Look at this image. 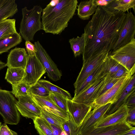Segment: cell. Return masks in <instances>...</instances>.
Here are the masks:
<instances>
[{
	"mask_svg": "<svg viewBox=\"0 0 135 135\" xmlns=\"http://www.w3.org/2000/svg\"><path fill=\"white\" fill-rule=\"evenodd\" d=\"M126 13L104 10L98 6L84 28L83 63L91 57L105 51H112L117 40Z\"/></svg>",
	"mask_w": 135,
	"mask_h": 135,
	"instance_id": "6da1fadb",
	"label": "cell"
},
{
	"mask_svg": "<svg viewBox=\"0 0 135 135\" xmlns=\"http://www.w3.org/2000/svg\"><path fill=\"white\" fill-rule=\"evenodd\" d=\"M77 0H53L42 9V30L46 33L60 34L75 14Z\"/></svg>",
	"mask_w": 135,
	"mask_h": 135,
	"instance_id": "7a4b0ae2",
	"label": "cell"
},
{
	"mask_svg": "<svg viewBox=\"0 0 135 135\" xmlns=\"http://www.w3.org/2000/svg\"><path fill=\"white\" fill-rule=\"evenodd\" d=\"M42 9L39 6H34L30 10L26 7L22 9V17L19 33L25 41H33L36 33L42 29L41 17Z\"/></svg>",
	"mask_w": 135,
	"mask_h": 135,
	"instance_id": "3957f363",
	"label": "cell"
},
{
	"mask_svg": "<svg viewBox=\"0 0 135 135\" xmlns=\"http://www.w3.org/2000/svg\"><path fill=\"white\" fill-rule=\"evenodd\" d=\"M17 101L11 91L0 89V114L5 124L17 125L19 122L20 115Z\"/></svg>",
	"mask_w": 135,
	"mask_h": 135,
	"instance_id": "277c9868",
	"label": "cell"
},
{
	"mask_svg": "<svg viewBox=\"0 0 135 135\" xmlns=\"http://www.w3.org/2000/svg\"><path fill=\"white\" fill-rule=\"evenodd\" d=\"M135 69L131 70L126 76L121 78L112 87L98 98L92 105L93 109L110 103H115L118 99L123 90L135 74Z\"/></svg>",
	"mask_w": 135,
	"mask_h": 135,
	"instance_id": "5b68a950",
	"label": "cell"
},
{
	"mask_svg": "<svg viewBox=\"0 0 135 135\" xmlns=\"http://www.w3.org/2000/svg\"><path fill=\"white\" fill-rule=\"evenodd\" d=\"M130 71L135 68V39L108 55Z\"/></svg>",
	"mask_w": 135,
	"mask_h": 135,
	"instance_id": "8992f818",
	"label": "cell"
},
{
	"mask_svg": "<svg viewBox=\"0 0 135 135\" xmlns=\"http://www.w3.org/2000/svg\"><path fill=\"white\" fill-rule=\"evenodd\" d=\"M46 73L44 68L36 55H28L24 75L22 81L31 86L37 83Z\"/></svg>",
	"mask_w": 135,
	"mask_h": 135,
	"instance_id": "52a82bcc",
	"label": "cell"
},
{
	"mask_svg": "<svg viewBox=\"0 0 135 135\" xmlns=\"http://www.w3.org/2000/svg\"><path fill=\"white\" fill-rule=\"evenodd\" d=\"M36 55L44 68L48 77L54 81L61 79L62 74L46 51L38 41L34 42Z\"/></svg>",
	"mask_w": 135,
	"mask_h": 135,
	"instance_id": "ba28073f",
	"label": "cell"
},
{
	"mask_svg": "<svg viewBox=\"0 0 135 135\" xmlns=\"http://www.w3.org/2000/svg\"><path fill=\"white\" fill-rule=\"evenodd\" d=\"M135 17L132 12H128L126 13L118 39L112 51L129 43L135 38Z\"/></svg>",
	"mask_w": 135,
	"mask_h": 135,
	"instance_id": "9c48e42d",
	"label": "cell"
},
{
	"mask_svg": "<svg viewBox=\"0 0 135 135\" xmlns=\"http://www.w3.org/2000/svg\"><path fill=\"white\" fill-rule=\"evenodd\" d=\"M16 106L19 112L23 117L33 120L41 115V108L38 105L32 96L30 94L19 97Z\"/></svg>",
	"mask_w": 135,
	"mask_h": 135,
	"instance_id": "30bf717a",
	"label": "cell"
},
{
	"mask_svg": "<svg viewBox=\"0 0 135 135\" xmlns=\"http://www.w3.org/2000/svg\"><path fill=\"white\" fill-rule=\"evenodd\" d=\"M109 54L107 51L91 57L83 64L81 71L74 84L75 90L79 87L91 72L104 61Z\"/></svg>",
	"mask_w": 135,
	"mask_h": 135,
	"instance_id": "8fae6325",
	"label": "cell"
},
{
	"mask_svg": "<svg viewBox=\"0 0 135 135\" xmlns=\"http://www.w3.org/2000/svg\"><path fill=\"white\" fill-rule=\"evenodd\" d=\"M67 105L70 120L78 127H80L86 116L93 109L92 106L68 99Z\"/></svg>",
	"mask_w": 135,
	"mask_h": 135,
	"instance_id": "7c38bea8",
	"label": "cell"
},
{
	"mask_svg": "<svg viewBox=\"0 0 135 135\" xmlns=\"http://www.w3.org/2000/svg\"><path fill=\"white\" fill-rule=\"evenodd\" d=\"M106 76L97 81L76 96L74 97L72 100L92 106L104 84Z\"/></svg>",
	"mask_w": 135,
	"mask_h": 135,
	"instance_id": "4fadbf2b",
	"label": "cell"
},
{
	"mask_svg": "<svg viewBox=\"0 0 135 135\" xmlns=\"http://www.w3.org/2000/svg\"><path fill=\"white\" fill-rule=\"evenodd\" d=\"M126 121L106 127H93L78 135H118L133 127Z\"/></svg>",
	"mask_w": 135,
	"mask_h": 135,
	"instance_id": "5bb4252c",
	"label": "cell"
},
{
	"mask_svg": "<svg viewBox=\"0 0 135 135\" xmlns=\"http://www.w3.org/2000/svg\"><path fill=\"white\" fill-rule=\"evenodd\" d=\"M128 108L125 104L113 113L105 115L95 124L94 127H108L125 121L128 114Z\"/></svg>",
	"mask_w": 135,
	"mask_h": 135,
	"instance_id": "9a60e30c",
	"label": "cell"
},
{
	"mask_svg": "<svg viewBox=\"0 0 135 135\" xmlns=\"http://www.w3.org/2000/svg\"><path fill=\"white\" fill-rule=\"evenodd\" d=\"M112 104L108 103L92 109L86 116L80 126V133L94 127L97 123L104 116Z\"/></svg>",
	"mask_w": 135,
	"mask_h": 135,
	"instance_id": "2e32d148",
	"label": "cell"
},
{
	"mask_svg": "<svg viewBox=\"0 0 135 135\" xmlns=\"http://www.w3.org/2000/svg\"><path fill=\"white\" fill-rule=\"evenodd\" d=\"M28 55L24 48L16 47L8 54L6 66L10 68H21L25 69Z\"/></svg>",
	"mask_w": 135,
	"mask_h": 135,
	"instance_id": "e0dca14e",
	"label": "cell"
},
{
	"mask_svg": "<svg viewBox=\"0 0 135 135\" xmlns=\"http://www.w3.org/2000/svg\"><path fill=\"white\" fill-rule=\"evenodd\" d=\"M32 96L42 109L55 114L67 121L70 120L68 113L59 108L52 100L49 95L46 97Z\"/></svg>",
	"mask_w": 135,
	"mask_h": 135,
	"instance_id": "ac0fdd59",
	"label": "cell"
},
{
	"mask_svg": "<svg viewBox=\"0 0 135 135\" xmlns=\"http://www.w3.org/2000/svg\"><path fill=\"white\" fill-rule=\"evenodd\" d=\"M106 70V65L105 61L91 72L79 87L76 90H75L74 97L78 95L99 80L105 76L107 74Z\"/></svg>",
	"mask_w": 135,
	"mask_h": 135,
	"instance_id": "d6986e66",
	"label": "cell"
},
{
	"mask_svg": "<svg viewBox=\"0 0 135 135\" xmlns=\"http://www.w3.org/2000/svg\"><path fill=\"white\" fill-rule=\"evenodd\" d=\"M135 74L132 77L129 83L125 87L118 100L112 104L105 115L111 114L125 104L129 95L135 91Z\"/></svg>",
	"mask_w": 135,
	"mask_h": 135,
	"instance_id": "ffe728a7",
	"label": "cell"
},
{
	"mask_svg": "<svg viewBox=\"0 0 135 135\" xmlns=\"http://www.w3.org/2000/svg\"><path fill=\"white\" fill-rule=\"evenodd\" d=\"M104 10L110 11H117L125 13L132 8L135 12V0H112L106 6L102 7Z\"/></svg>",
	"mask_w": 135,
	"mask_h": 135,
	"instance_id": "44dd1931",
	"label": "cell"
},
{
	"mask_svg": "<svg viewBox=\"0 0 135 135\" xmlns=\"http://www.w3.org/2000/svg\"><path fill=\"white\" fill-rule=\"evenodd\" d=\"M77 15L83 20H88L90 16L95 12L98 6L95 0L82 1L78 5Z\"/></svg>",
	"mask_w": 135,
	"mask_h": 135,
	"instance_id": "7402d4cb",
	"label": "cell"
},
{
	"mask_svg": "<svg viewBox=\"0 0 135 135\" xmlns=\"http://www.w3.org/2000/svg\"><path fill=\"white\" fill-rule=\"evenodd\" d=\"M18 11L15 0H0V22L13 16Z\"/></svg>",
	"mask_w": 135,
	"mask_h": 135,
	"instance_id": "603a6c76",
	"label": "cell"
},
{
	"mask_svg": "<svg viewBox=\"0 0 135 135\" xmlns=\"http://www.w3.org/2000/svg\"><path fill=\"white\" fill-rule=\"evenodd\" d=\"M22 41V37L18 32L0 39V54L8 51Z\"/></svg>",
	"mask_w": 135,
	"mask_h": 135,
	"instance_id": "cb8c5ba5",
	"label": "cell"
},
{
	"mask_svg": "<svg viewBox=\"0 0 135 135\" xmlns=\"http://www.w3.org/2000/svg\"><path fill=\"white\" fill-rule=\"evenodd\" d=\"M24 73L23 69L8 68L5 78L12 85H14L22 81Z\"/></svg>",
	"mask_w": 135,
	"mask_h": 135,
	"instance_id": "d4e9b609",
	"label": "cell"
},
{
	"mask_svg": "<svg viewBox=\"0 0 135 135\" xmlns=\"http://www.w3.org/2000/svg\"><path fill=\"white\" fill-rule=\"evenodd\" d=\"M17 32L15 19L8 18L0 22V39Z\"/></svg>",
	"mask_w": 135,
	"mask_h": 135,
	"instance_id": "484cf974",
	"label": "cell"
},
{
	"mask_svg": "<svg viewBox=\"0 0 135 135\" xmlns=\"http://www.w3.org/2000/svg\"><path fill=\"white\" fill-rule=\"evenodd\" d=\"M35 127L39 135H54L51 125L41 117L33 120Z\"/></svg>",
	"mask_w": 135,
	"mask_h": 135,
	"instance_id": "4316f807",
	"label": "cell"
},
{
	"mask_svg": "<svg viewBox=\"0 0 135 135\" xmlns=\"http://www.w3.org/2000/svg\"><path fill=\"white\" fill-rule=\"evenodd\" d=\"M40 117L44 118L50 125L57 127L61 131H63V124L67 121L55 114L42 109Z\"/></svg>",
	"mask_w": 135,
	"mask_h": 135,
	"instance_id": "83f0119b",
	"label": "cell"
},
{
	"mask_svg": "<svg viewBox=\"0 0 135 135\" xmlns=\"http://www.w3.org/2000/svg\"><path fill=\"white\" fill-rule=\"evenodd\" d=\"M69 42L75 57L83 54L85 44L83 33L80 37L78 36L76 38L70 39L69 40Z\"/></svg>",
	"mask_w": 135,
	"mask_h": 135,
	"instance_id": "f1b7e54d",
	"label": "cell"
},
{
	"mask_svg": "<svg viewBox=\"0 0 135 135\" xmlns=\"http://www.w3.org/2000/svg\"><path fill=\"white\" fill-rule=\"evenodd\" d=\"M38 82L46 88L50 92L56 93L61 94L71 99L70 94L68 91L52 84L50 81L44 79L39 80Z\"/></svg>",
	"mask_w": 135,
	"mask_h": 135,
	"instance_id": "f546056e",
	"label": "cell"
},
{
	"mask_svg": "<svg viewBox=\"0 0 135 135\" xmlns=\"http://www.w3.org/2000/svg\"><path fill=\"white\" fill-rule=\"evenodd\" d=\"M31 86L21 81L16 84L12 85L11 93L17 98L21 96H25L30 94Z\"/></svg>",
	"mask_w": 135,
	"mask_h": 135,
	"instance_id": "4dcf8cb0",
	"label": "cell"
},
{
	"mask_svg": "<svg viewBox=\"0 0 135 135\" xmlns=\"http://www.w3.org/2000/svg\"><path fill=\"white\" fill-rule=\"evenodd\" d=\"M49 96L59 108L64 112L68 113L67 100L69 99L67 97L59 93L52 92L50 93Z\"/></svg>",
	"mask_w": 135,
	"mask_h": 135,
	"instance_id": "1f68e13d",
	"label": "cell"
},
{
	"mask_svg": "<svg viewBox=\"0 0 135 135\" xmlns=\"http://www.w3.org/2000/svg\"><path fill=\"white\" fill-rule=\"evenodd\" d=\"M30 94L32 95L46 97L49 96L50 92L38 82L31 86L29 90Z\"/></svg>",
	"mask_w": 135,
	"mask_h": 135,
	"instance_id": "d6a6232c",
	"label": "cell"
},
{
	"mask_svg": "<svg viewBox=\"0 0 135 135\" xmlns=\"http://www.w3.org/2000/svg\"><path fill=\"white\" fill-rule=\"evenodd\" d=\"M105 61L106 65V71L107 73L111 75L117 72L122 66L117 62L108 56Z\"/></svg>",
	"mask_w": 135,
	"mask_h": 135,
	"instance_id": "836d02e7",
	"label": "cell"
},
{
	"mask_svg": "<svg viewBox=\"0 0 135 135\" xmlns=\"http://www.w3.org/2000/svg\"><path fill=\"white\" fill-rule=\"evenodd\" d=\"M63 129L67 135H78L80 132V127H78L69 120L63 124Z\"/></svg>",
	"mask_w": 135,
	"mask_h": 135,
	"instance_id": "e575fe53",
	"label": "cell"
},
{
	"mask_svg": "<svg viewBox=\"0 0 135 135\" xmlns=\"http://www.w3.org/2000/svg\"><path fill=\"white\" fill-rule=\"evenodd\" d=\"M121 79H115L111 77L109 74L107 73L105 77L104 84L99 92L97 98L103 94L112 87Z\"/></svg>",
	"mask_w": 135,
	"mask_h": 135,
	"instance_id": "d590c367",
	"label": "cell"
},
{
	"mask_svg": "<svg viewBox=\"0 0 135 135\" xmlns=\"http://www.w3.org/2000/svg\"><path fill=\"white\" fill-rule=\"evenodd\" d=\"M127 107L128 108V114L125 121L131 125L135 126V106Z\"/></svg>",
	"mask_w": 135,
	"mask_h": 135,
	"instance_id": "8d00e7d4",
	"label": "cell"
},
{
	"mask_svg": "<svg viewBox=\"0 0 135 135\" xmlns=\"http://www.w3.org/2000/svg\"><path fill=\"white\" fill-rule=\"evenodd\" d=\"M130 71L122 66L115 73L111 75H110L113 78L120 79L127 75Z\"/></svg>",
	"mask_w": 135,
	"mask_h": 135,
	"instance_id": "74e56055",
	"label": "cell"
},
{
	"mask_svg": "<svg viewBox=\"0 0 135 135\" xmlns=\"http://www.w3.org/2000/svg\"><path fill=\"white\" fill-rule=\"evenodd\" d=\"M25 46L26 50L28 55H36L37 51L34 44L32 43L30 41H26L25 42Z\"/></svg>",
	"mask_w": 135,
	"mask_h": 135,
	"instance_id": "f35d334b",
	"label": "cell"
},
{
	"mask_svg": "<svg viewBox=\"0 0 135 135\" xmlns=\"http://www.w3.org/2000/svg\"><path fill=\"white\" fill-rule=\"evenodd\" d=\"M0 135H18L16 132L11 130L6 124H2L0 128Z\"/></svg>",
	"mask_w": 135,
	"mask_h": 135,
	"instance_id": "ab89813d",
	"label": "cell"
},
{
	"mask_svg": "<svg viewBox=\"0 0 135 135\" xmlns=\"http://www.w3.org/2000/svg\"><path fill=\"white\" fill-rule=\"evenodd\" d=\"M125 104L127 107L135 106V91L129 95L126 101Z\"/></svg>",
	"mask_w": 135,
	"mask_h": 135,
	"instance_id": "60d3db41",
	"label": "cell"
},
{
	"mask_svg": "<svg viewBox=\"0 0 135 135\" xmlns=\"http://www.w3.org/2000/svg\"><path fill=\"white\" fill-rule=\"evenodd\" d=\"M112 1V0H95V2L97 6H100L101 7L105 6H106L109 3L111 2Z\"/></svg>",
	"mask_w": 135,
	"mask_h": 135,
	"instance_id": "b9f144b4",
	"label": "cell"
},
{
	"mask_svg": "<svg viewBox=\"0 0 135 135\" xmlns=\"http://www.w3.org/2000/svg\"><path fill=\"white\" fill-rule=\"evenodd\" d=\"M118 135H135V128L133 127L131 129Z\"/></svg>",
	"mask_w": 135,
	"mask_h": 135,
	"instance_id": "7bdbcfd3",
	"label": "cell"
},
{
	"mask_svg": "<svg viewBox=\"0 0 135 135\" xmlns=\"http://www.w3.org/2000/svg\"><path fill=\"white\" fill-rule=\"evenodd\" d=\"M6 63L0 60V70H1L6 67Z\"/></svg>",
	"mask_w": 135,
	"mask_h": 135,
	"instance_id": "ee69618b",
	"label": "cell"
},
{
	"mask_svg": "<svg viewBox=\"0 0 135 135\" xmlns=\"http://www.w3.org/2000/svg\"><path fill=\"white\" fill-rule=\"evenodd\" d=\"M60 135H67L66 132L63 131H62L61 132Z\"/></svg>",
	"mask_w": 135,
	"mask_h": 135,
	"instance_id": "f6af8a7d",
	"label": "cell"
},
{
	"mask_svg": "<svg viewBox=\"0 0 135 135\" xmlns=\"http://www.w3.org/2000/svg\"><path fill=\"white\" fill-rule=\"evenodd\" d=\"M1 125H2L1 122H0V127H1Z\"/></svg>",
	"mask_w": 135,
	"mask_h": 135,
	"instance_id": "bcb514c9",
	"label": "cell"
}]
</instances>
